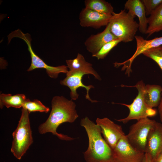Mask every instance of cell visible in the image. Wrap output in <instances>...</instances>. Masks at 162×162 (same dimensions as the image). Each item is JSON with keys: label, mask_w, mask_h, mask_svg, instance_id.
<instances>
[{"label": "cell", "mask_w": 162, "mask_h": 162, "mask_svg": "<svg viewBox=\"0 0 162 162\" xmlns=\"http://www.w3.org/2000/svg\"><path fill=\"white\" fill-rule=\"evenodd\" d=\"M76 105L72 100H68L63 96H55L51 101L52 109L46 121L38 128L41 134L52 133L60 139L66 141L74 140L67 135L59 134L56 130L62 123L74 122L79 116L75 109Z\"/></svg>", "instance_id": "6da1fadb"}, {"label": "cell", "mask_w": 162, "mask_h": 162, "mask_svg": "<svg viewBox=\"0 0 162 162\" xmlns=\"http://www.w3.org/2000/svg\"><path fill=\"white\" fill-rule=\"evenodd\" d=\"M88 138V148L84 153L87 162H116L113 149L101 136L100 127L87 117L81 119Z\"/></svg>", "instance_id": "7a4b0ae2"}, {"label": "cell", "mask_w": 162, "mask_h": 162, "mask_svg": "<svg viewBox=\"0 0 162 162\" xmlns=\"http://www.w3.org/2000/svg\"><path fill=\"white\" fill-rule=\"evenodd\" d=\"M136 16L125 9L118 13L114 12L109 24L111 33L117 39L124 43L132 41L139 28V24L134 20Z\"/></svg>", "instance_id": "3957f363"}, {"label": "cell", "mask_w": 162, "mask_h": 162, "mask_svg": "<svg viewBox=\"0 0 162 162\" xmlns=\"http://www.w3.org/2000/svg\"><path fill=\"white\" fill-rule=\"evenodd\" d=\"M29 114L27 110L22 107L17 127L12 134L13 140L11 152L19 160L33 142Z\"/></svg>", "instance_id": "277c9868"}, {"label": "cell", "mask_w": 162, "mask_h": 162, "mask_svg": "<svg viewBox=\"0 0 162 162\" xmlns=\"http://www.w3.org/2000/svg\"><path fill=\"white\" fill-rule=\"evenodd\" d=\"M145 85L142 80L139 81L134 86L128 87H135L137 89L138 94L136 98L130 104H118L125 106L129 110L128 116L125 118L116 119V121L124 124L133 120L155 116L157 113L155 110L149 107L146 104L144 98L143 94Z\"/></svg>", "instance_id": "5b68a950"}, {"label": "cell", "mask_w": 162, "mask_h": 162, "mask_svg": "<svg viewBox=\"0 0 162 162\" xmlns=\"http://www.w3.org/2000/svg\"><path fill=\"white\" fill-rule=\"evenodd\" d=\"M156 122L147 118L137 120L130 128L126 138L130 144L137 150L145 153L147 136Z\"/></svg>", "instance_id": "8992f818"}, {"label": "cell", "mask_w": 162, "mask_h": 162, "mask_svg": "<svg viewBox=\"0 0 162 162\" xmlns=\"http://www.w3.org/2000/svg\"><path fill=\"white\" fill-rule=\"evenodd\" d=\"M113 150L116 162H141L145 154L130 144L126 135L119 140Z\"/></svg>", "instance_id": "52a82bcc"}, {"label": "cell", "mask_w": 162, "mask_h": 162, "mask_svg": "<svg viewBox=\"0 0 162 162\" xmlns=\"http://www.w3.org/2000/svg\"><path fill=\"white\" fill-rule=\"evenodd\" d=\"M88 74L87 73L80 71L69 70L66 74V77L63 80L60 81V84L63 86L68 87L70 90V96L72 100H76L78 98L79 94L77 93L76 90L80 87L84 88L86 91V94L85 97L86 99L92 103L97 102L98 101L92 100L89 95V91L94 86L90 85L86 86L82 83V77L85 74Z\"/></svg>", "instance_id": "ba28073f"}, {"label": "cell", "mask_w": 162, "mask_h": 162, "mask_svg": "<svg viewBox=\"0 0 162 162\" xmlns=\"http://www.w3.org/2000/svg\"><path fill=\"white\" fill-rule=\"evenodd\" d=\"M96 122L100 128L104 140L113 149L119 140L125 135L121 126L107 118H97Z\"/></svg>", "instance_id": "9c48e42d"}, {"label": "cell", "mask_w": 162, "mask_h": 162, "mask_svg": "<svg viewBox=\"0 0 162 162\" xmlns=\"http://www.w3.org/2000/svg\"><path fill=\"white\" fill-rule=\"evenodd\" d=\"M136 43V49L134 55L129 59L122 62H116L115 64L117 68L123 65L122 70L126 69V73L128 75L131 72V66L136 58L149 49L162 45V37L155 38L150 40L145 39L140 36L135 35L134 37Z\"/></svg>", "instance_id": "30bf717a"}, {"label": "cell", "mask_w": 162, "mask_h": 162, "mask_svg": "<svg viewBox=\"0 0 162 162\" xmlns=\"http://www.w3.org/2000/svg\"><path fill=\"white\" fill-rule=\"evenodd\" d=\"M112 14L100 13L84 8L79 15L80 24L82 27H91L98 29L107 26Z\"/></svg>", "instance_id": "8fae6325"}, {"label": "cell", "mask_w": 162, "mask_h": 162, "mask_svg": "<svg viewBox=\"0 0 162 162\" xmlns=\"http://www.w3.org/2000/svg\"><path fill=\"white\" fill-rule=\"evenodd\" d=\"M152 160L162 153V123L156 122L150 129L147 138L145 153Z\"/></svg>", "instance_id": "7c38bea8"}, {"label": "cell", "mask_w": 162, "mask_h": 162, "mask_svg": "<svg viewBox=\"0 0 162 162\" xmlns=\"http://www.w3.org/2000/svg\"><path fill=\"white\" fill-rule=\"evenodd\" d=\"M116 39H118L110 32L108 23L103 31L90 36L85 42L84 45L87 50L93 55L104 45Z\"/></svg>", "instance_id": "4fadbf2b"}, {"label": "cell", "mask_w": 162, "mask_h": 162, "mask_svg": "<svg viewBox=\"0 0 162 162\" xmlns=\"http://www.w3.org/2000/svg\"><path fill=\"white\" fill-rule=\"evenodd\" d=\"M124 9L132 12L138 17V29L142 34H146L148 24L144 6L141 0H128L124 4Z\"/></svg>", "instance_id": "5bb4252c"}, {"label": "cell", "mask_w": 162, "mask_h": 162, "mask_svg": "<svg viewBox=\"0 0 162 162\" xmlns=\"http://www.w3.org/2000/svg\"><path fill=\"white\" fill-rule=\"evenodd\" d=\"M66 62L70 70H77L86 72L88 74L93 75L95 78L101 80L98 73L93 69L92 64L86 62L84 56L81 54L78 53L76 58L66 60Z\"/></svg>", "instance_id": "9a60e30c"}, {"label": "cell", "mask_w": 162, "mask_h": 162, "mask_svg": "<svg viewBox=\"0 0 162 162\" xmlns=\"http://www.w3.org/2000/svg\"><path fill=\"white\" fill-rule=\"evenodd\" d=\"M162 87L156 85L145 86L143 96L146 105L150 108L158 106L161 98Z\"/></svg>", "instance_id": "2e32d148"}, {"label": "cell", "mask_w": 162, "mask_h": 162, "mask_svg": "<svg viewBox=\"0 0 162 162\" xmlns=\"http://www.w3.org/2000/svg\"><path fill=\"white\" fill-rule=\"evenodd\" d=\"M148 26L146 33L148 37L155 32L162 31V3L147 18Z\"/></svg>", "instance_id": "e0dca14e"}, {"label": "cell", "mask_w": 162, "mask_h": 162, "mask_svg": "<svg viewBox=\"0 0 162 162\" xmlns=\"http://www.w3.org/2000/svg\"><path fill=\"white\" fill-rule=\"evenodd\" d=\"M26 97L23 94L12 95L10 94L2 93L0 95V108L4 106L7 108L13 107L20 108L22 107L26 100Z\"/></svg>", "instance_id": "ac0fdd59"}, {"label": "cell", "mask_w": 162, "mask_h": 162, "mask_svg": "<svg viewBox=\"0 0 162 162\" xmlns=\"http://www.w3.org/2000/svg\"><path fill=\"white\" fill-rule=\"evenodd\" d=\"M85 8L96 12L112 14L113 8L111 4L104 0H86L84 1Z\"/></svg>", "instance_id": "d6986e66"}, {"label": "cell", "mask_w": 162, "mask_h": 162, "mask_svg": "<svg viewBox=\"0 0 162 162\" xmlns=\"http://www.w3.org/2000/svg\"><path fill=\"white\" fill-rule=\"evenodd\" d=\"M22 107L27 110L29 114L35 112L47 113L50 110L48 107L45 106L37 99L31 101L28 99H26Z\"/></svg>", "instance_id": "ffe728a7"}, {"label": "cell", "mask_w": 162, "mask_h": 162, "mask_svg": "<svg viewBox=\"0 0 162 162\" xmlns=\"http://www.w3.org/2000/svg\"><path fill=\"white\" fill-rule=\"evenodd\" d=\"M142 54L154 61L162 71V46L147 50Z\"/></svg>", "instance_id": "44dd1931"}, {"label": "cell", "mask_w": 162, "mask_h": 162, "mask_svg": "<svg viewBox=\"0 0 162 162\" xmlns=\"http://www.w3.org/2000/svg\"><path fill=\"white\" fill-rule=\"evenodd\" d=\"M121 42L120 39H118L106 44L96 54L92 55V57L96 58L98 60L103 59L113 48Z\"/></svg>", "instance_id": "7402d4cb"}, {"label": "cell", "mask_w": 162, "mask_h": 162, "mask_svg": "<svg viewBox=\"0 0 162 162\" xmlns=\"http://www.w3.org/2000/svg\"><path fill=\"white\" fill-rule=\"evenodd\" d=\"M141 1L144 6L146 16L150 15L162 3V0H142Z\"/></svg>", "instance_id": "603a6c76"}, {"label": "cell", "mask_w": 162, "mask_h": 162, "mask_svg": "<svg viewBox=\"0 0 162 162\" xmlns=\"http://www.w3.org/2000/svg\"><path fill=\"white\" fill-rule=\"evenodd\" d=\"M158 110L159 114L160 120L162 123V92L161 93V98L159 105L158 106Z\"/></svg>", "instance_id": "cb8c5ba5"}, {"label": "cell", "mask_w": 162, "mask_h": 162, "mask_svg": "<svg viewBox=\"0 0 162 162\" xmlns=\"http://www.w3.org/2000/svg\"><path fill=\"white\" fill-rule=\"evenodd\" d=\"M141 162H152V159L149 155L146 153Z\"/></svg>", "instance_id": "d4e9b609"}, {"label": "cell", "mask_w": 162, "mask_h": 162, "mask_svg": "<svg viewBox=\"0 0 162 162\" xmlns=\"http://www.w3.org/2000/svg\"><path fill=\"white\" fill-rule=\"evenodd\" d=\"M152 162H162V153L159 154L155 158L152 160Z\"/></svg>", "instance_id": "484cf974"}]
</instances>
